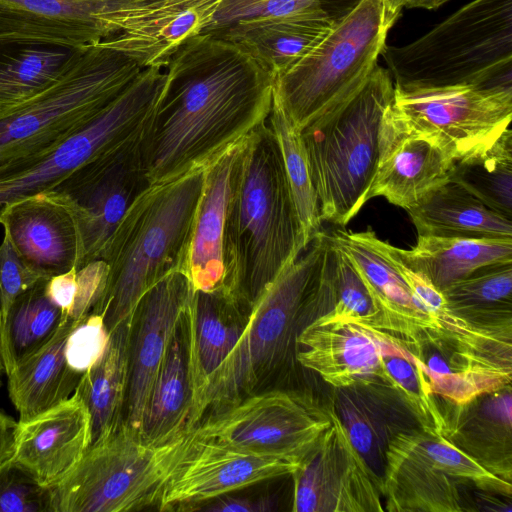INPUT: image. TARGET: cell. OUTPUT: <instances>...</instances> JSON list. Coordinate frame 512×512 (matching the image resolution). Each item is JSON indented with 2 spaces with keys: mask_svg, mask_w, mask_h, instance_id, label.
I'll use <instances>...</instances> for the list:
<instances>
[{
  "mask_svg": "<svg viewBox=\"0 0 512 512\" xmlns=\"http://www.w3.org/2000/svg\"><path fill=\"white\" fill-rule=\"evenodd\" d=\"M143 139L149 184L205 168L267 121L273 75L239 45L200 33L170 58Z\"/></svg>",
  "mask_w": 512,
  "mask_h": 512,
  "instance_id": "6da1fadb",
  "label": "cell"
},
{
  "mask_svg": "<svg viewBox=\"0 0 512 512\" xmlns=\"http://www.w3.org/2000/svg\"><path fill=\"white\" fill-rule=\"evenodd\" d=\"M333 254L330 234L321 231L253 301L238 341L192 404L190 427L256 393L295 348L300 324L331 309Z\"/></svg>",
  "mask_w": 512,
  "mask_h": 512,
  "instance_id": "7a4b0ae2",
  "label": "cell"
},
{
  "mask_svg": "<svg viewBox=\"0 0 512 512\" xmlns=\"http://www.w3.org/2000/svg\"><path fill=\"white\" fill-rule=\"evenodd\" d=\"M308 245L268 121L244 140L224 228L225 295L250 308Z\"/></svg>",
  "mask_w": 512,
  "mask_h": 512,
  "instance_id": "3957f363",
  "label": "cell"
},
{
  "mask_svg": "<svg viewBox=\"0 0 512 512\" xmlns=\"http://www.w3.org/2000/svg\"><path fill=\"white\" fill-rule=\"evenodd\" d=\"M204 168L150 184L130 205L105 246L104 288L92 313L109 333L130 323L142 297L174 272L185 274Z\"/></svg>",
  "mask_w": 512,
  "mask_h": 512,
  "instance_id": "277c9868",
  "label": "cell"
},
{
  "mask_svg": "<svg viewBox=\"0 0 512 512\" xmlns=\"http://www.w3.org/2000/svg\"><path fill=\"white\" fill-rule=\"evenodd\" d=\"M398 88H512V0H472L418 39L385 45Z\"/></svg>",
  "mask_w": 512,
  "mask_h": 512,
  "instance_id": "5b68a950",
  "label": "cell"
},
{
  "mask_svg": "<svg viewBox=\"0 0 512 512\" xmlns=\"http://www.w3.org/2000/svg\"><path fill=\"white\" fill-rule=\"evenodd\" d=\"M394 83L379 65L363 87L301 131L322 221L345 226L368 201L379 158V129Z\"/></svg>",
  "mask_w": 512,
  "mask_h": 512,
  "instance_id": "8992f818",
  "label": "cell"
},
{
  "mask_svg": "<svg viewBox=\"0 0 512 512\" xmlns=\"http://www.w3.org/2000/svg\"><path fill=\"white\" fill-rule=\"evenodd\" d=\"M142 68L104 40L87 45L48 88L0 114V167L60 143L100 114Z\"/></svg>",
  "mask_w": 512,
  "mask_h": 512,
  "instance_id": "52a82bcc",
  "label": "cell"
},
{
  "mask_svg": "<svg viewBox=\"0 0 512 512\" xmlns=\"http://www.w3.org/2000/svg\"><path fill=\"white\" fill-rule=\"evenodd\" d=\"M396 21L384 0H361L314 48L273 77L272 104L301 131L363 87Z\"/></svg>",
  "mask_w": 512,
  "mask_h": 512,
  "instance_id": "ba28073f",
  "label": "cell"
},
{
  "mask_svg": "<svg viewBox=\"0 0 512 512\" xmlns=\"http://www.w3.org/2000/svg\"><path fill=\"white\" fill-rule=\"evenodd\" d=\"M192 429L153 445L122 423L92 444L50 487L52 512H123L157 508L163 487L195 441Z\"/></svg>",
  "mask_w": 512,
  "mask_h": 512,
  "instance_id": "9c48e42d",
  "label": "cell"
},
{
  "mask_svg": "<svg viewBox=\"0 0 512 512\" xmlns=\"http://www.w3.org/2000/svg\"><path fill=\"white\" fill-rule=\"evenodd\" d=\"M164 73L144 68L100 114L60 143L0 167V214L11 203L54 189L82 166L143 136L152 120Z\"/></svg>",
  "mask_w": 512,
  "mask_h": 512,
  "instance_id": "30bf717a",
  "label": "cell"
},
{
  "mask_svg": "<svg viewBox=\"0 0 512 512\" xmlns=\"http://www.w3.org/2000/svg\"><path fill=\"white\" fill-rule=\"evenodd\" d=\"M331 424L330 401L323 403L308 392L277 389L208 412L192 432L201 441L304 459Z\"/></svg>",
  "mask_w": 512,
  "mask_h": 512,
  "instance_id": "8fae6325",
  "label": "cell"
},
{
  "mask_svg": "<svg viewBox=\"0 0 512 512\" xmlns=\"http://www.w3.org/2000/svg\"><path fill=\"white\" fill-rule=\"evenodd\" d=\"M184 0H0V33L86 46L138 38L174 17Z\"/></svg>",
  "mask_w": 512,
  "mask_h": 512,
  "instance_id": "7c38bea8",
  "label": "cell"
},
{
  "mask_svg": "<svg viewBox=\"0 0 512 512\" xmlns=\"http://www.w3.org/2000/svg\"><path fill=\"white\" fill-rule=\"evenodd\" d=\"M393 109L407 127L435 138L457 161L490 145L509 127L512 88L394 86Z\"/></svg>",
  "mask_w": 512,
  "mask_h": 512,
  "instance_id": "4fadbf2b",
  "label": "cell"
},
{
  "mask_svg": "<svg viewBox=\"0 0 512 512\" xmlns=\"http://www.w3.org/2000/svg\"><path fill=\"white\" fill-rule=\"evenodd\" d=\"M144 136L82 166L52 189L66 196L77 223L76 270L101 258L130 205L150 185Z\"/></svg>",
  "mask_w": 512,
  "mask_h": 512,
  "instance_id": "5bb4252c",
  "label": "cell"
},
{
  "mask_svg": "<svg viewBox=\"0 0 512 512\" xmlns=\"http://www.w3.org/2000/svg\"><path fill=\"white\" fill-rule=\"evenodd\" d=\"M291 476L294 512L384 511L379 483L333 406L332 424Z\"/></svg>",
  "mask_w": 512,
  "mask_h": 512,
  "instance_id": "9a60e30c",
  "label": "cell"
},
{
  "mask_svg": "<svg viewBox=\"0 0 512 512\" xmlns=\"http://www.w3.org/2000/svg\"><path fill=\"white\" fill-rule=\"evenodd\" d=\"M302 460L195 439L166 481L156 509L193 510L196 504L291 475Z\"/></svg>",
  "mask_w": 512,
  "mask_h": 512,
  "instance_id": "2e32d148",
  "label": "cell"
},
{
  "mask_svg": "<svg viewBox=\"0 0 512 512\" xmlns=\"http://www.w3.org/2000/svg\"><path fill=\"white\" fill-rule=\"evenodd\" d=\"M410 341L358 323L310 321L295 341L296 360L332 388L379 385L381 360L403 353Z\"/></svg>",
  "mask_w": 512,
  "mask_h": 512,
  "instance_id": "e0dca14e",
  "label": "cell"
},
{
  "mask_svg": "<svg viewBox=\"0 0 512 512\" xmlns=\"http://www.w3.org/2000/svg\"><path fill=\"white\" fill-rule=\"evenodd\" d=\"M194 292L187 275L178 271L154 285L138 304L131 334L123 423L139 434L152 386Z\"/></svg>",
  "mask_w": 512,
  "mask_h": 512,
  "instance_id": "ac0fdd59",
  "label": "cell"
},
{
  "mask_svg": "<svg viewBox=\"0 0 512 512\" xmlns=\"http://www.w3.org/2000/svg\"><path fill=\"white\" fill-rule=\"evenodd\" d=\"M454 163L435 138L407 127L392 103L379 129L378 166L368 200L381 196L407 210L430 190L448 182Z\"/></svg>",
  "mask_w": 512,
  "mask_h": 512,
  "instance_id": "d6986e66",
  "label": "cell"
},
{
  "mask_svg": "<svg viewBox=\"0 0 512 512\" xmlns=\"http://www.w3.org/2000/svg\"><path fill=\"white\" fill-rule=\"evenodd\" d=\"M0 224L22 259L41 277L76 267L79 234L68 199L44 191L6 206Z\"/></svg>",
  "mask_w": 512,
  "mask_h": 512,
  "instance_id": "ffe728a7",
  "label": "cell"
},
{
  "mask_svg": "<svg viewBox=\"0 0 512 512\" xmlns=\"http://www.w3.org/2000/svg\"><path fill=\"white\" fill-rule=\"evenodd\" d=\"M332 240L350 258L380 315V329L419 344L439 336L440 329L415 298L374 231L336 230Z\"/></svg>",
  "mask_w": 512,
  "mask_h": 512,
  "instance_id": "44dd1931",
  "label": "cell"
},
{
  "mask_svg": "<svg viewBox=\"0 0 512 512\" xmlns=\"http://www.w3.org/2000/svg\"><path fill=\"white\" fill-rule=\"evenodd\" d=\"M11 458L45 487H52L91 445V417L77 394L26 420L17 421Z\"/></svg>",
  "mask_w": 512,
  "mask_h": 512,
  "instance_id": "7402d4cb",
  "label": "cell"
},
{
  "mask_svg": "<svg viewBox=\"0 0 512 512\" xmlns=\"http://www.w3.org/2000/svg\"><path fill=\"white\" fill-rule=\"evenodd\" d=\"M243 140L224 151L204 168L203 191L196 212L185 270V275L195 291L217 293L226 298L225 218Z\"/></svg>",
  "mask_w": 512,
  "mask_h": 512,
  "instance_id": "603a6c76",
  "label": "cell"
},
{
  "mask_svg": "<svg viewBox=\"0 0 512 512\" xmlns=\"http://www.w3.org/2000/svg\"><path fill=\"white\" fill-rule=\"evenodd\" d=\"M443 410L445 437L498 477L512 480L511 386Z\"/></svg>",
  "mask_w": 512,
  "mask_h": 512,
  "instance_id": "cb8c5ba5",
  "label": "cell"
},
{
  "mask_svg": "<svg viewBox=\"0 0 512 512\" xmlns=\"http://www.w3.org/2000/svg\"><path fill=\"white\" fill-rule=\"evenodd\" d=\"M409 431L398 433L388 446L382 480L384 510L390 512L465 511L458 484L436 469L414 447Z\"/></svg>",
  "mask_w": 512,
  "mask_h": 512,
  "instance_id": "d4e9b609",
  "label": "cell"
},
{
  "mask_svg": "<svg viewBox=\"0 0 512 512\" xmlns=\"http://www.w3.org/2000/svg\"><path fill=\"white\" fill-rule=\"evenodd\" d=\"M330 401L382 494L388 446L398 433L414 429L406 421L412 417L391 394L377 386L333 388Z\"/></svg>",
  "mask_w": 512,
  "mask_h": 512,
  "instance_id": "484cf974",
  "label": "cell"
},
{
  "mask_svg": "<svg viewBox=\"0 0 512 512\" xmlns=\"http://www.w3.org/2000/svg\"><path fill=\"white\" fill-rule=\"evenodd\" d=\"M86 46L0 33V114L51 86Z\"/></svg>",
  "mask_w": 512,
  "mask_h": 512,
  "instance_id": "4316f807",
  "label": "cell"
},
{
  "mask_svg": "<svg viewBox=\"0 0 512 512\" xmlns=\"http://www.w3.org/2000/svg\"><path fill=\"white\" fill-rule=\"evenodd\" d=\"M79 320L66 316L54 336L40 349L17 363L7 374L9 398L26 421L68 399L82 374L67 364L65 344Z\"/></svg>",
  "mask_w": 512,
  "mask_h": 512,
  "instance_id": "83f0119b",
  "label": "cell"
},
{
  "mask_svg": "<svg viewBox=\"0 0 512 512\" xmlns=\"http://www.w3.org/2000/svg\"><path fill=\"white\" fill-rule=\"evenodd\" d=\"M191 395L186 309L152 386L142 420V440L160 445L192 429L189 426Z\"/></svg>",
  "mask_w": 512,
  "mask_h": 512,
  "instance_id": "f1b7e54d",
  "label": "cell"
},
{
  "mask_svg": "<svg viewBox=\"0 0 512 512\" xmlns=\"http://www.w3.org/2000/svg\"><path fill=\"white\" fill-rule=\"evenodd\" d=\"M406 211L418 236L512 238V219L450 181L430 190Z\"/></svg>",
  "mask_w": 512,
  "mask_h": 512,
  "instance_id": "f546056e",
  "label": "cell"
},
{
  "mask_svg": "<svg viewBox=\"0 0 512 512\" xmlns=\"http://www.w3.org/2000/svg\"><path fill=\"white\" fill-rule=\"evenodd\" d=\"M333 24L302 14L234 23L213 32L246 50L273 77L314 48Z\"/></svg>",
  "mask_w": 512,
  "mask_h": 512,
  "instance_id": "4dcf8cb0",
  "label": "cell"
},
{
  "mask_svg": "<svg viewBox=\"0 0 512 512\" xmlns=\"http://www.w3.org/2000/svg\"><path fill=\"white\" fill-rule=\"evenodd\" d=\"M241 308L221 294L195 291L192 295L187 308L191 407L209 375L238 341L247 316Z\"/></svg>",
  "mask_w": 512,
  "mask_h": 512,
  "instance_id": "1f68e13d",
  "label": "cell"
},
{
  "mask_svg": "<svg viewBox=\"0 0 512 512\" xmlns=\"http://www.w3.org/2000/svg\"><path fill=\"white\" fill-rule=\"evenodd\" d=\"M133 321L110 332L106 350L75 389L91 417V445L112 435L123 423L129 384Z\"/></svg>",
  "mask_w": 512,
  "mask_h": 512,
  "instance_id": "d6a6232c",
  "label": "cell"
},
{
  "mask_svg": "<svg viewBox=\"0 0 512 512\" xmlns=\"http://www.w3.org/2000/svg\"><path fill=\"white\" fill-rule=\"evenodd\" d=\"M403 258L440 291L487 266L512 263V238L418 236Z\"/></svg>",
  "mask_w": 512,
  "mask_h": 512,
  "instance_id": "836d02e7",
  "label": "cell"
},
{
  "mask_svg": "<svg viewBox=\"0 0 512 512\" xmlns=\"http://www.w3.org/2000/svg\"><path fill=\"white\" fill-rule=\"evenodd\" d=\"M48 278H40L20 294L0 326V354L7 374L44 346L66 317L46 291Z\"/></svg>",
  "mask_w": 512,
  "mask_h": 512,
  "instance_id": "e575fe53",
  "label": "cell"
},
{
  "mask_svg": "<svg viewBox=\"0 0 512 512\" xmlns=\"http://www.w3.org/2000/svg\"><path fill=\"white\" fill-rule=\"evenodd\" d=\"M449 181L490 209L512 219V131L508 127L490 145L455 161Z\"/></svg>",
  "mask_w": 512,
  "mask_h": 512,
  "instance_id": "d590c367",
  "label": "cell"
},
{
  "mask_svg": "<svg viewBox=\"0 0 512 512\" xmlns=\"http://www.w3.org/2000/svg\"><path fill=\"white\" fill-rule=\"evenodd\" d=\"M441 292L447 307L470 323L512 321V263L479 269Z\"/></svg>",
  "mask_w": 512,
  "mask_h": 512,
  "instance_id": "8d00e7d4",
  "label": "cell"
},
{
  "mask_svg": "<svg viewBox=\"0 0 512 512\" xmlns=\"http://www.w3.org/2000/svg\"><path fill=\"white\" fill-rule=\"evenodd\" d=\"M378 384L408 412L419 429L445 435L444 412L430 390L420 359L411 349L382 358Z\"/></svg>",
  "mask_w": 512,
  "mask_h": 512,
  "instance_id": "74e56055",
  "label": "cell"
},
{
  "mask_svg": "<svg viewBox=\"0 0 512 512\" xmlns=\"http://www.w3.org/2000/svg\"><path fill=\"white\" fill-rule=\"evenodd\" d=\"M267 121L277 139L293 201L309 243L323 230L318 197L301 133L274 104Z\"/></svg>",
  "mask_w": 512,
  "mask_h": 512,
  "instance_id": "f35d334b",
  "label": "cell"
},
{
  "mask_svg": "<svg viewBox=\"0 0 512 512\" xmlns=\"http://www.w3.org/2000/svg\"><path fill=\"white\" fill-rule=\"evenodd\" d=\"M361 0H221L202 33H213L240 21L302 14L336 24Z\"/></svg>",
  "mask_w": 512,
  "mask_h": 512,
  "instance_id": "ab89813d",
  "label": "cell"
},
{
  "mask_svg": "<svg viewBox=\"0 0 512 512\" xmlns=\"http://www.w3.org/2000/svg\"><path fill=\"white\" fill-rule=\"evenodd\" d=\"M414 447L438 470L458 485L470 486L497 496L510 498L511 482L491 473L441 434L414 428L409 431Z\"/></svg>",
  "mask_w": 512,
  "mask_h": 512,
  "instance_id": "60d3db41",
  "label": "cell"
},
{
  "mask_svg": "<svg viewBox=\"0 0 512 512\" xmlns=\"http://www.w3.org/2000/svg\"><path fill=\"white\" fill-rule=\"evenodd\" d=\"M333 245L334 301L329 311L315 319L321 322L358 323L380 329L379 311L364 281L346 253L334 241Z\"/></svg>",
  "mask_w": 512,
  "mask_h": 512,
  "instance_id": "b9f144b4",
  "label": "cell"
},
{
  "mask_svg": "<svg viewBox=\"0 0 512 512\" xmlns=\"http://www.w3.org/2000/svg\"><path fill=\"white\" fill-rule=\"evenodd\" d=\"M0 512H52L51 489L11 457L0 463Z\"/></svg>",
  "mask_w": 512,
  "mask_h": 512,
  "instance_id": "7bdbcfd3",
  "label": "cell"
},
{
  "mask_svg": "<svg viewBox=\"0 0 512 512\" xmlns=\"http://www.w3.org/2000/svg\"><path fill=\"white\" fill-rule=\"evenodd\" d=\"M110 333L101 314L90 313L70 331L65 344L68 366L82 374L96 364L108 345Z\"/></svg>",
  "mask_w": 512,
  "mask_h": 512,
  "instance_id": "ee69618b",
  "label": "cell"
},
{
  "mask_svg": "<svg viewBox=\"0 0 512 512\" xmlns=\"http://www.w3.org/2000/svg\"><path fill=\"white\" fill-rule=\"evenodd\" d=\"M40 278L42 277L22 259L8 235L4 233L0 244V326L15 299Z\"/></svg>",
  "mask_w": 512,
  "mask_h": 512,
  "instance_id": "f6af8a7d",
  "label": "cell"
},
{
  "mask_svg": "<svg viewBox=\"0 0 512 512\" xmlns=\"http://www.w3.org/2000/svg\"><path fill=\"white\" fill-rule=\"evenodd\" d=\"M106 274L107 265L102 259L76 270L77 291L70 318L81 320L92 313L101 297Z\"/></svg>",
  "mask_w": 512,
  "mask_h": 512,
  "instance_id": "bcb514c9",
  "label": "cell"
},
{
  "mask_svg": "<svg viewBox=\"0 0 512 512\" xmlns=\"http://www.w3.org/2000/svg\"><path fill=\"white\" fill-rule=\"evenodd\" d=\"M46 291L50 299L62 310L65 316H70L76 291V269L48 278Z\"/></svg>",
  "mask_w": 512,
  "mask_h": 512,
  "instance_id": "7dc6e473",
  "label": "cell"
},
{
  "mask_svg": "<svg viewBox=\"0 0 512 512\" xmlns=\"http://www.w3.org/2000/svg\"><path fill=\"white\" fill-rule=\"evenodd\" d=\"M273 501L269 497L245 498L228 497L225 495L217 497V500L207 507L198 510L213 512H262L274 509Z\"/></svg>",
  "mask_w": 512,
  "mask_h": 512,
  "instance_id": "c3c4849f",
  "label": "cell"
},
{
  "mask_svg": "<svg viewBox=\"0 0 512 512\" xmlns=\"http://www.w3.org/2000/svg\"><path fill=\"white\" fill-rule=\"evenodd\" d=\"M17 424L12 417L0 411V463L13 455Z\"/></svg>",
  "mask_w": 512,
  "mask_h": 512,
  "instance_id": "681fc988",
  "label": "cell"
},
{
  "mask_svg": "<svg viewBox=\"0 0 512 512\" xmlns=\"http://www.w3.org/2000/svg\"><path fill=\"white\" fill-rule=\"evenodd\" d=\"M450 0H384L388 15L398 19L403 8L437 9Z\"/></svg>",
  "mask_w": 512,
  "mask_h": 512,
  "instance_id": "f907efd6",
  "label": "cell"
},
{
  "mask_svg": "<svg viewBox=\"0 0 512 512\" xmlns=\"http://www.w3.org/2000/svg\"><path fill=\"white\" fill-rule=\"evenodd\" d=\"M3 371H4V366H3V362H2V358H1V354H0V377H1V374Z\"/></svg>",
  "mask_w": 512,
  "mask_h": 512,
  "instance_id": "816d5d0a",
  "label": "cell"
}]
</instances>
